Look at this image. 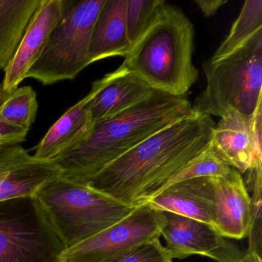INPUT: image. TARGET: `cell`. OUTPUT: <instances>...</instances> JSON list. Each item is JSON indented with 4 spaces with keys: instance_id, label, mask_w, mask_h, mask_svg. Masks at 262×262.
<instances>
[{
    "instance_id": "25",
    "label": "cell",
    "mask_w": 262,
    "mask_h": 262,
    "mask_svg": "<svg viewBox=\"0 0 262 262\" xmlns=\"http://www.w3.org/2000/svg\"><path fill=\"white\" fill-rule=\"evenodd\" d=\"M29 129L0 121V146L20 145L27 139Z\"/></svg>"
},
{
    "instance_id": "9",
    "label": "cell",
    "mask_w": 262,
    "mask_h": 262,
    "mask_svg": "<svg viewBox=\"0 0 262 262\" xmlns=\"http://www.w3.org/2000/svg\"><path fill=\"white\" fill-rule=\"evenodd\" d=\"M262 105L251 117L228 110L214 125L211 147L216 156L241 174L261 165Z\"/></svg>"
},
{
    "instance_id": "5",
    "label": "cell",
    "mask_w": 262,
    "mask_h": 262,
    "mask_svg": "<svg viewBox=\"0 0 262 262\" xmlns=\"http://www.w3.org/2000/svg\"><path fill=\"white\" fill-rule=\"evenodd\" d=\"M205 90L198 96L193 110L222 117L236 110L251 117L262 105V31L235 51L204 65Z\"/></svg>"
},
{
    "instance_id": "22",
    "label": "cell",
    "mask_w": 262,
    "mask_h": 262,
    "mask_svg": "<svg viewBox=\"0 0 262 262\" xmlns=\"http://www.w3.org/2000/svg\"><path fill=\"white\" fill-rule=\"evenodd\" d=\"M162 0H127V33L131 47L149 25Z\"/></svg>"
},
{
    "instance_id": "7",
    "label": "cell",
    "mask_w": 262,
    "mask_h": 262,
    "mask_svg": "<svg viewBox=\"0 0 262 262\" xmlns=\"http://www.w3.org/2000/svg\"><path fill=\"white\" fill-rule=\"evenodd\" d=\"M65 250L35 197L0 202V262H60Z\"/></svg>"
},
{
    "instance_id": "6",
    "label": "cell",
    "mask_w": 262,
    "mask_h": 262,
    "mask_svg": "<svg viewBox=\"0 0 262 262\" xmlns=\"http://www.w3.org/2000/svg\"><path fill=\"white\" fill-rule=\"evenodd\" d=\"M106 0H63V13L27 78L44 85L73 80L89 64L92 33Z\"/></svg>"
},
{
    "instance_id": "27",
    "label": "cell",
    "mask_w": 262,
    "mask_h": 262,
    "mask_svg": "<svg viewBox=\"0 0 262 262\" xmlns=\"http://www.w3.org/2000/svg\"><path fill=\"white\" fill-rule=\"evenodd\" d=\"M236 262H262V260L261 257L257 253L248 251Z\"/></svg>"
},
{
    "instance_id": "14",
    "label": "cell",
    "mask_w": 262,
    "mask_h": 262,
    "mask_svg": "<svg viewBox=\"0 0 262 262\" xmlns=\"http://www.w3.org/2000/svg\"><path fill=\"white\" fill-rule=\"evenodd\" d=\"M215 203L214 228L225 237L245 238L253 215V202L242 174L237 170L222 177H212Z\"/></svg>"
},
{
    "instance_id": "1",
    "label": "cell",
    "mask_w": 262,
    "mask_h": 262,
    "mask_svg": "<svg viewBox=\"0 0 262 262\" xmlns=\"http://www.w3.org/2000/svg\"><path fill=\"white\" fill-rule=\"evenodd\" d=\"M214 125L211 116L194 110L112 162L88 185L124 203L142 205L210 148Z\"/></svg>"
},
{
    "instance_id": "20",
    "label": "cell",
    "mask_w": 262,
    "mask_h": 262,
    "mask_svg": "<svg viewBox=\"0 0 262 262\" xmlns=\"http://www.w3.org/2000/svg\"><path fill=\"white\" fill-rule=\"evenodd\" d=\"M38 108L37 95L32 87L17 88L0 106V121L30 130Z\"/></svg>"
},
{
    "instance_id": "23",
    "label": "cell",
    "mask_w": 262,
    "mask_h": 262,
    "mask_svg": "<svg viewBox=\"0 0 262 262\" xmlns=\"http://www.w3.org/2000/svg\"><path fill=\"white\" fill-rule=\"evenodd\" d=\"M168 251L156 237L135 247L113 262H172Z\"/></svg>"
},
{
    "instance_id": "17",
    "label": "cell",
    "mask_w": 262,
    "mask_h": 262,
    "mask_svg": "<svg viewBox=\"0 0 262 262\" xmlns=\"http://www.w3.org/2000/svg\"><path fill=\"white\" fill-rule=\"evenodd\" d=\"M93 124L82 99L55 122L38 144L33 157L54 162L79 146L90 134Z\"/></svg>"
},
{
    "instance_id": "19",
    "label": "cell",
    "mask_w": 262,
    "mask_h": 262,
    "mask_svg": "<svg viewBox=\"0 0 262 262\" xmlns=\"http://www.w3.org/2000/svg\"><path fill=\"white\" fill-rule=\"evenodd\" d=\"M260 31H262V1L248 0L244 4L228 36L211 59L223 57L233 53Z\"/></svg>"
},
{
    "instance_id": "10",
    "label": "cell",
    "mask_w": 262,
    "mask_h": 262,
    "mask_svg": "<svg viewBox=\"0 0 262 262\" xmlns=\"http://www.w3.org/2000/svg\"><path fill=\"white\" fill-rule=\"evenodd\" d=\"M166 223L161 235L171 258L191 255L210 257L217 262H236L242 257L235 245L221 235L212 225L179 214L163 212Z\"/></svg>"
},
{
    "instance_id": "2",
    "label": "cell",
    "mask_w": 262,
    "mask_h": 262,
    "mask_svg": "<svg viewBox=\"0 0 262 262\" xmlns=\"http://www.w3.org/2000/svg\"><path fill=\"white\" fill-rule=\"evenodd\" d=\"M194 112L186 97L155 92L136 106L94 122L86 139L55 160L59 177L88 185L112 162L174 121Z\"/></svg>"
},
{
    "instance_id": "8",
    "label": "cell",
    "mask_w": 262,
    "mask_h": 262,
    "mask_svg": "<svg viewBox=\"0 0 262 262\" xmlns=\"http://www.w3.org/2000/svg\"><path fill=\"white\" fill-rule=\"evenodd\" d=\"M165 223L162 211L142 204L113 226L65 250L59 261H115L135 247L160 237Z\"/></svg>"
},
{
    "instance_id": "3",
    "label": "cell",
    "mask_w": 262,
    "mask_h": 262,
    "mask_svg": "<svg viewBox=\"0 0 262 262\" xmlns=\"http://www.w3.org/2000/svg\"><path fill=\"white\" fill-rule=\"evenodd\" d=\"M194 39L191 20L179 7L164 2L122 65L155 91L186 97L199 79Z\"/></svg>"
},
{
    "instance_id": "18",
    "label": "cell",
    "mask_w": 262,
    "mask_h": 262,
    "mask_svg": "<svg viewBox=\"0 0 262 262\" xmlns=\"http://www.w3.org/2000/svg\"><path fill=\"white\" fill-rule=\"evenodd\" d=\"M41 0H0V70L14 57Z\"/></svg>"
},
{
    "instance_id": "28",
    "label": "cell",
    "mask_w": 262,
    "mask_h": 262,
    "mask_svg": "<svg viewBox=\"0 0 262 262\" xmlns=\"http://www.w3.org/2000/svg\"><path fill=\"white\" fill-rule=\"evenodd\" d=\"M13 92H8L4 90L2 83H0V106L9 99Z\"/></svg>"
},
{
    "instance_id": "16",
    "label": "cell",
    "mask_w": 262,
    "mask_h": 262,
    "mask_svg": "<svg viewBox=\"0 0 262 262\" xmlns=\"http://www.w3.org/2000/svg\"><path fill=\"white\" fill-rule=\"evenodd\" d=\"M127 0H106L92 33L89 64L106 58L125 57L130 49L127 33Z\"/></svg>"
},
{
    "instance_id": "4",
    "label": "cell",
    "mask_w": 262,
    "mask_h": 262,
    "mask_svg": "<svg viewBox=\"0 0 262 262\" xmlns=\"http://www.w3.org/2000/svg\"><path fill=\"white\" fill-rule=\"evenodd\" d=\"M34 197L66 250L113 226L139 206L60 177Z\"/></svg>"
},
{
    "instance_id": "12",
    "label": "cell",
    "mask_w": 262,
    "mask_h": 262,
    "mask_svg": "<svg viewBox=\"0 0 262 262\" xmlns=\"http://www.w3.org/2000/svg\"><path fill=\"white\" fill-rule=\"evenodd\" d=\"M155 90L121 65L116 71L93 82L84 97L93 122L117 116L149 98Z\"/></svg>"
},
{
    "instance_id": "13",
    "label": "cell",
    "mask_w": 262,
    "mask_h": 262,
    "mask_svg": "<svg viewBox=\"0 0 262 262\" xmlns=\"http://www.w3.org/2000/svg\"><path fill=\"white\" fill-rule=\"evenodd\" d=\"M63 13V0H41L27 27L20 45L8 67L4 70V90L14 92L27 79L47 48L50 36Z\"/></svg>"
},
{
    "instance_id": "15",
    "label": "cell",
    "mask_w": 262,
    "mask_h": 262,
    "mask_svg": "<svg viewBox=\"0 0 262 262\" xmlns=\"http://www.w3.org/2000/svg\"><path fill=\"white\" fill-rule=\"evenodd\" d=\"M145 204L157 211L185 216L213 226L215 203L212 177L178 182L162 190Z\"/></svg>"
},
{
    "instance_id": "26",
    "label": "cell",
    "mask_w": 262,
    "mask_h": 262,
    "mask_svg": "<svg viewBox=\"0 0 262 262\" xmlns=\"http://www.w3.org/2000/svg\"><path fill=\"white\" fill-rule=\"evenodd\" d=\"M198 7L202 10L203 14L207 17H211L219 11L221 7L228 3L225 0H195Z\"/></svg>"
},
{
    "instance_id": "24",
    "label": "cell",
    "mask_w": 262,
    "mask_h": 262,
    "mask_svg": "<svg viewBox=\"0 0 262 262\" xmlns=\"http://www.w3.org/2000/svg\"><path fill=\"white\" fill-rule=\"evenodd\" d=\"M253 215L249 233V249L248 251L257 253L260 255L261 252V199L252 201Z\"/></svg>"
},
{
    "instance_id": "21",
    "label": "cell",
    "mask_w": 262,
    "mask_h": 262,
    "mask_svg": "<svg viewBox=\"0 0 262 262\" xmlns=\"http://www.w3.org/2000/svg\"><path fill=\"white\" fill-rule=\"evenodd\" d=\"M231 167L219 159L211 147L182 168L174 177L171 178L163 188L159 191L182 181L200 177H222L226 176ZM158 193V194H159ZM154 197V196H153Z\"/></svg>"
},
{
    "instance_id": "11",
    "label": "cell",
    "mask_w": 262,
    "mask_h": 262,
    "mask_svg": "<svg viewBox=\"0 0 262 262\" xmlns=\"http://www.w3.org/2000/svg\"><path fill=\"white\" fill-rule=\"evenodd\" d=\"M59 176L54 162L36 159L20 145L0 146V202L34 197Z\"/></svg>"
}]
</instances>
